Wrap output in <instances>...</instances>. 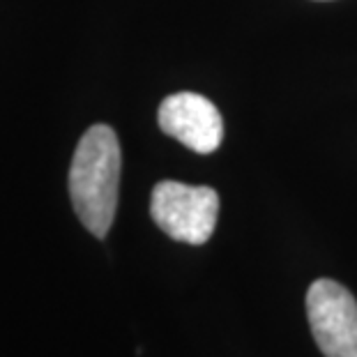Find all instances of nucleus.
Here are the masks:
<instances>
[{
	"mask_svg": "<svg viewBox=\"0 0 357 357\" xmlns=\"http://www.w3.org/2000/svg\"><path fill=\"white\" fill-rule=\"evenodd\" d=\"M159 127L182 146L199 155H210L224 139V120L208 97L196 93L171 95L159 104Z\"/></svg>",
	"mask_w": 357,
	"mask_h": 357,
	"instance_id": "nucleus-4",
	"label": "nucleus"
},
{
	"mask_svg": "<svg viewBox=\"0 0 357 357\" xmlns=\"http://www.w3.org/2000/svg\"><path fill=\"white\" fill-rule=\"evenodd\" d=\"M309 328L325 357H357V300L346 286L318 279L307 293Z\"/></svg>",
	"mask_w": 357,
	"mask_h": 357,
	"instance_id": "nucleus-3",
	"label": "nucleus"
},
{
	"mask_svg": "<svg viewBox=\"0 0 357 357\" xmlns=\"http://www.w3.org/2000/svg\"><path fill=\"white\" fill-rule=\"evenodd\" d=\"M150 215L169 238L187 245H205L217 226L219 194L212 187L162 180L153 189Z\"/></svg>",
	"mask_w": 357,
	"mask_h": 357,
	"instance_id": "nucleus-2",
	"label": "nucleus"
},
{
	"mask_svg": "<svg viewBox=\"0 0 357 357\" xmlns=\"http://www.w3.org/2000/svg\"><path fill=\"white\" fill-rule=\"evenodd\" d=\"M120 159L118 136L109 125H93L74 150L70 166L72 205L95 238H104L116 217Z\"/></svg>",
	"mask_w": 357,
	"mask_h": 357,
	"instance_id": "nucleus-1",
	"label": "nucleus"
}]
</instances>
